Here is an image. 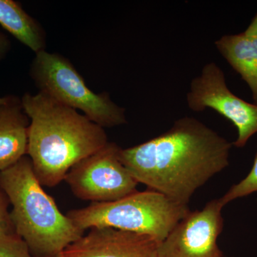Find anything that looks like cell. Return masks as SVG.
<instances>
[{"label": "cell", "mask_w": 257, "mask_h": 257, "mask_svg": "<svg viewBox=\"0 0 257 257\" xmlns=\"http://www.w3.org/2000/svg\"><path fill=\"white\" fill-rule=\"evenodd\" d=\"M150 236L109 227L92 228L61 253L64 257H158Z\"/></svg>", "instance_id": "9c48e42d"}, {"label": "cell", "mask_w": 257, "mask_h": 257, "mask_svg": "<svg viewBox=\"0 0 257 257\" xmlns=\"http://www.w3.org/2000/svg\"><path fill=\"white\" fill-rule=\"evenodd\" d=\"M257 192V151L251 170L246 177L238 183L230 187L223 197L220 198L223 205L226 206L229 202L239 198L247 197L250 194Z\"/></svg>", "instance_id": "4fadbf2b"}, {"label": "cell", "mask_w": 257, "mask_h": 257, "mask_svg": "<svg viewBox=\"0 0 257 257\" xmlns=\"http://www.w3.org/2000/svg\"><path fill=\"white\" fill-rule=\"evenodd\" d=\"M216 49L247 84L257 105V38L244 32L224 35L215 42Z\"/></svg>", "instance_id": "8fae6325"}, {"label": "cell", "mask_w": 257, "mask_h": 257, "mask_svg": "<svg viewBox=\"0 0 257 257\" xmlns=\"http://www.w3.org/2000/svg\"><path fill=\"white\" fill-rule=\"evenodd\" d=\"M120 150L109 142L71 168L64 181L74 196L92 203L110 202L138 192L139 183L120 160Z\"/></svg>", "instance_id": "8992f818"}, {"label": "cell", "mask_w": 257, "mask_h": 257, "mask_svg": "<svg viewBox=\"0 0 257 257\" xmlns=\"http://www.w3.org/2000/svg\"><path fill=\"white\" fill-rule=\"evenodd\" d=\"M30 75L38 92L82 111L101 127H114L127 123L124 108L111 100L108 93L93 92L72 62L60 54L46 50L35 54Z\"/></svg>", "instance_id": "5b68a950"}, {"label": "cell", "mask_w": 257, "mask_h": 257, "mask_svg": "<svg viewBox=\"0 0 257 257\" xmlns=\"http://www.w3.org/2000/svg\"><path fill=\"white\" fill-rule=\"evenodd\" d=\"M48 257H64V256H61V255H58V256H48Z\"/></svg>", "instance_id": "d6986e66"}, {"label": "cell", "mask_w": 257, "mask_h": 257, "mask_svg": "<svg viewBox=\"0 0 257 257\" xmlns=\"http://www.w3.org/2000/svg\"><path fill=\"white\" fill-rule=\"evenodd\" d=\"M224 207L219 198L201 210L189 211L159 243L158 257H224L217 242L224 229Z\"/></svg>", "instance_id": "ba28073f"}, {"label": "cell", "mask_w": 257, "mask_h": 257, "mask_svg": "<svg viewBox=\"0 0 257 257\" xmlns=\"http://www.w3.org/2000/svg\"><path fill=\"white\" fill-rule=\"evenodd\" d=\"M9 199L0 184V238L17 234L9 211Z\"/></svg>", "instance_id": "9a60e30c"}, {"label": "cell", "mask_w": 257, "mask_h": 257, "mask_svg": "<svg viewBox=\"0 0 257 257\" xmlns=\"http://www.w3.org/2000/svg\"><path fill=\"white\" fill-rule=\"evenodd\" d=\"M0 184L13 206L10 217L15 232L40 257L60 255L84 235L61 212L37 179L26 155L0 172Z\"/></svg>", "instance_id": "3957f363"}, {"label": "cell", "mask_w": 257, "mask_h": 257, "mask_svg": "<svg viewBox=\"0 0 257 257\" xmlns=\"http://www.w3.org/2000/svg\"><path fill=\"white\" fill-rule=\"evenodd\" d=\"M0 25L35 54L46 50V32L18 2L0 0Z\"/></svg>", "instance_id": "7c38bea8"}, {"label": "cell", "mask_w": 257, "mask_h": 257, "mask_svg": "<svg viewBox=\"0 0 257 257\" xmlns=\"http://www.w3.org/2000/svg\"><path fill=\"white\" fill-rule=\"evenodd\" d=\"M0 257H34L28 243L18 234L0 238Z\"/></svg>", "instance_id": "5bb4252c"}, {"label": "cell", "mask_w": 257, "mask_h": 257, "mask_svg": "<svg viewBox=\"0 0 257 257\" xmlns=\"http://www.w3.org/2000/svg\"><path fill=\"white\" fill-rule=\"evenodd\" d=\"M233 257V256H232Z\"/></svg>", "instance_id": "ffe728a7"}, {"label": "cell", "mask_w": 257, "mask_h": 257, "mask_svg": "<svg viewBox=\"0 0 257 257\" xmlns=\"http://www.w3.org/2000/svg\"><path fill=\"white\" fill-rule=\"evenodd\" d=\"M187 102L189 109L196 112L210 108L229 120L237 130V138L232 143L237 148L246 146L257 133L256 104L231 92L224 72L214 62L204 65L201 74L192 79Z\"/></svg>", "instance_id": "52a82bcc"}, {"label": "cell", "mask_w": 257, "mask_h": 257, "mask_svg": "<svg viewBox=\"0 0 257 257\" xmlns=\"http://www.w3.org/2000/svg\"><path fill=\"white\" fill-rule=\"evenodd\" d=\"M12 44L8 36L0 31V62L4 60L11 50Z\"/></svg>", "instance_id": "2e32d148"}, {"label": "cell", "mask_w": 257, "mask_h": 257, "mask_svg": "<svg viewBox=\"0 0 257 257\" xmlns=\"http://www.w3.org/2000/svg\"><path fill=\"white\" fill-rule=\"evenodd\" d=\"M21 100L30 119L28 156L42 187L58 185L73 166L109 143L104 128L42 93H25Z\"/></svg>", "instance_id": "7a4b0ae2"}, {"label": "cell", "mask_w": 257, "mask_h": 257, "mask_svg": "<svg viewBox=\"0 0 257 257\" xmlns=\"http://www.w3.org/2000/svg\"><path fill=\"white\" fill-rule=\"evenodd\" d=\"M243 32L248 36H252L257 38V14L253 18L251 24L248 25L247 29Z\"/></svg>", "instance_id": "e0dca14e"}, {"label": "cell", "mask_w": 257, "mask_h": 257, "mask_svg": "<svg viewBox=\"0 0 257 257\" xmlns=\"http://www.w3.org/2000/svg\"><path fill=\"white\" fill-rule=\"evenodd\" d=\"M232 145L202 121L185 116L156 138L121 148L119 159L138 183L188 206L198 189L229 165Z\"/></svg>", "instance_id": "6da1fadb"}, {"label": "cell", "mask_w": 257, "mask_h": 257, "mask_svg": "<svg viewBox=\"0 0 257 257\" xmlns=\"http://www.w3.org/2000/svg\"><path fill=\"white\" fill-rule=\"evenodd\" d=\"M8 99V96H3V97H0V104H3V103L6 102Z\"/></svg>", "instance_id": "ac0fdd59"}, {"label": "cell", "mask_w": 257, "mask_h": 257, "mask_svg": "<svg viewBox=\"0 0 257 257\" xmlns=\"http://www.w3.org/2000/svg\"><path fill=\"white\" fill-rule=\"evenodd\" d=\"M189 210L152 190L136 192L119 200L92 203L67 216L84 230L109 227L147 235L160 243Z\"/></svg>", "instance_id": "277c9868"}, {"label": "cell", "mask_w": 257, "mask_h": 257, "mask_svg": "<svg viewBox=\"0 0 257 257\" xmlns=\"http://www.w3.org/2000/svg\"><path fill=\"white\" fill-rule=\"evenodd\" d=\"M30 119L18 96L8 95L0 104V172L28 155Z\"/></svg>", "instance_id": "30bf717a"}]
</instances>
